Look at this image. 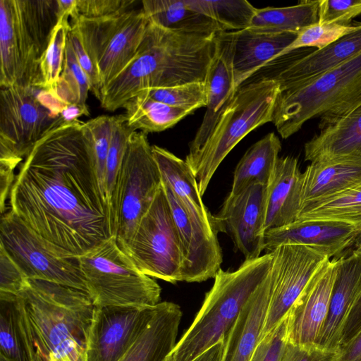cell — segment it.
Listing matches in <instances>:
<instances>
[{"label": "cell", "instance_id": "obj_1", "mask_svg": "<svg viewBox=\"0 0 361 361\" xmlns=\"http://www.w3.org/2000/svg\"><path fill=\"white\" fill-rule=\"evenodd\" d=\"M82 123L49 130L20 164L8 196L13 214L75 257L114 235Z\"/></svg>", "mask_w": 361, "mask_h": 361}, {"label": "cell", "instance_id": "obj_2", "mask_svg": "<svg viewBox=\"0 0 361 361\" xmlns=\"http://www.w3.org/2000/svg\"><path fill=\"white\" fill-rule=\"evenodd\" d=\"M15 304L30 361H87L94 308L87 293L27 279Z\"/></svg>", "mask_w": 361, "mask_h": 361}, {"label": "cell", "instance_id": "obj_3", "mask_svg": "<svg viewBox=\"0 0 361 361\" xmlns=\"http://www.w3.org/2000/svg\"><path fill=\"white\" fill-rule=\"evenodd\" d=\"M216 35L182 34L149 21L131 63L102 90L101 106L114 111L144 90L204 82Z\"/></svg>", "mask_w": 361, "mask_h": 361}, {"label": "cell", "instance_id": "obj_4", "mask_svg": "<svg viewBox=\"0 0 361 361\" xmlns=\"http://www.w3.org/2000/svg\"><path fill=\"white\" fill-rule=\"evenodd\" d=\"M272 259V253L266 252L257 258L245 259L233 271L221 268L192 324L167 360L192 361L225 340L243 307L271 270Z\"/></svg>", "mask_w": 361, "mask_h": 361}, {"label": "cell", "instance_id": "obj_5", "mask_svg": "<svg viewBox=\"0 0 361 361\" xmlns=\"http://www.w3.org/2000/svg\"><path fill=\"white\" fill-rule=\"evenodd\" d=\"M361 106V54L305 82L280 90L272 121L283 139L319 118V130Z\"/></svg>", "mask_w": 361, "mask_h": 361}, {"label": "cell", "instance_id": "obj_6", "mask_svg": "<svg viewBox=\"0 0 361 361\" xmlns=\"http://www.w3.org/2000/svg\"><path fill=\"white\" fill-rule=\"evenodd\" d=\"M279 92L278 83L269 77L240 86L203 145L188 154L185 161L196 178L202 196L235 145L255 128L271 122Z\"/></svg>", "mask_w": 361, "mask_h": 361}, {"label": "cell", "instance_id": "obj_7", "mask_svg": "<svg viewBox=\"0 0 361 361\" xmlns=\"http://www.w3.org/2000/svg\"><path fill=\"white\" fill-rule=\"evenodd\" d=\"M78 258L94 307H152L160 302V286L137 267L121 249L114 236L100 242Z\"/></svg>", "mask_w": 361, "mask_h": 361}, {"label": "cell", "instance_id": "obj_8", "mask_svg": "<svg viewBox=\"0 0 361 361\" xmlns=\"http://www.w3.org/2000/svg\"><path fill=\"white\" fill-rule=\"evenodd\" d=\"M162 185L147 134L133 131L114 188L110 210L118 243L132 237Z\"/></svg>", "mask_w": 361, "mask_h": 361}, {"label": "cell", "instance_id": "obj_9", "mask_svg": "<svg viewBox=\"0 0 361 361\" xmlns=\"http://www.w3.org/2000/svg\"><path fill=\"white\" fill-rule=\"evenodd\" d=\"M148 23L142 8L100 18L80 15L71 21L97 68L101 91L131 63Z\"/></svg>", "mask_w": 361, "mask_h": 361}, {"label": "cell", "instance_id": "obj_10", "mask_svg": "<svg viewBox=\"0 0 361 361\" xmlns=\"http://www.w3.org/2000/svg\"><path fill=\"white\" fill-rule=\"evenodd\" d=\"M118 245L145 274L171 283L182 281L183 252L162 185L130 239Z\"/></svg>", "mask_w": 361, "mask_h": 361}, {"label": "cell", "instance_id": "obj_11", "mask_svg": "<svg viewBox=\"0 0 361 361\" xmlns=\"http://www.w3.org/2000/svg\"><path fill=\"white\" fill-rule=\"evenodd\" d=\"M0 245L27 279L54 282L87 293L78 257L45 239L10 209L1 214Z\"/></svg>", "mask_w": 361, "mask_h": 361}, {"label": "cell", "instance_id": "obj_12", "mask_svg": "<svg viewBox=\"0 0 361 361\" xmlns=\"http://www.w3.org/2000/svg\"><path fill=\"white\" fill-rule=\"evenodd\" d=\"M65 123L37 96L35 87L0 90V166L15 171L51 128Z\"/></svg>", "mask_w": 361, "mask_h": 361}, {"label": "cell", "instance_id": "obj_13", "mask_svg": "<svg viewBox=\"0 0 361 361\" xmlns=\"http://www.w3.org/2000/svg\"><path fill=\"white\" fill-rule=\"evenodd\" d=\"M184 255L182 281L200 283L214 278L223 261L218 233L225 232L209 211L185 207L162 182Z\"/></svg>", "mask_w": 361, "mask_h": 361}, {"label": "cell", "instance_id": "obj_14", "mask_svg": "<svg viewBox=\"0 0 361 361\" xmlns=\"http://www.w3.org/2000/svg\"><path fill=\"white\" fill-rule=\"evenodd\" d=\"M271 253L272 290L259 340L286 317L309 281L330 259L325 253L302 245H283Z\"/></svg>", "mask_w": 361, "mask_h": 361}, {"label": "cell", "instance_id": "obj_15", "mask_svg": "<svg viewBox=\"0 0 361 361\" xmlns=\"http://www.w3.org/2000/svg\"><path fill=\"white\" fill-rule=\"evenodd\" d=\"M156 305L94 307L87 361H118L145 331Z\"/></svg>", "mask_w": 361, "mask_h": 361}, {"label": "cell", "instance_id": "obj_16", "mask_svg": "<svg viewBox=\"0 0 361 361\" xmlns=\"http://www.w3.org/2000/svg\"><path fill=\"white\" fill-rule=\"evenodd\" d=\"M338 257L326 261L315 273L290 308L288 342L302 345L317 343L330 307Z\"/></svg>", "mask_w": 361, "mask_h": 361}, {"label": "cell", "instance_id": "obj_17", "mask_svg": "<svg viewBox=\"0 0 361 361\" xmlns=\"http://www.w3.org/2000/svg\"><path fill=\"white\" fill-rule=\"evenodd\" d=\"M266 192L267 185L255 183L228 194L216 216L245 259L257 258L264 250Z\"/></svg>", "mask_w": 361, "mask_h": 361}, {"label": "cell", "instance_id": "obj_18", "mask_svg": "<svg viewBox=\"0 0 361 361\" xmlns=\"http://www.w3.org/2000/svg\"><path fill=\"white\" fill-rule=\"evenodd\" d=\"M233 43V32L217 34L214 54L204 80L207 97L206 111L189 145L188 153L196 152L203 145L237 91L232 69Z\"/></svg>", "mask_w": 361, "mask_h": 361}, {"label": "cell", "instance_id": "obj_19", "mask_svg": "<svg viewBox=\"0 0 361 361\" xmlns=\"http://www.w3.org/2000/svg\"><path fill=\"white\" fill-rule=\"evenodd\" d=\"M359 231L353 226L329 221H295L264 233V250L271 252L283 245L314 247L331 259L353 246Z\"/></svg>", "mask_w": 361, "mask_h": 361}, {"label": "cell", "instance_id": "obj_20", "mask_svg": "<svg viewBox=\"0 0 361 361\" xmlns=\"http://www.w3.org/2000/svg\"><path fill=\"white\" fill-rule=\"evenodd\" d=\"M361 292V251L338 257V269L325 324L317 345L337 352L348 313Z\"/></svg>", "mask_w": 361, "mask_h": 361}, {"label": "cell", "instance_id": "obj_21", "mask_svg": "<svg viewBox=\"0 0 361 361\" xmlns=\"http://www.w3.org/2000/svg\"><path fill=\"white\" fill-rule=\"evenodd\" d=\"M361 54V22L353 31L329 45L297 58L279 70L274 79L282 90L310 80Z\"/></svg>", "mask_w": 361, "mask_h": 361}, {"label": "cell", "instance_id": "obj_22", "mask_svg": "<svg viewBox=\"0 0 361 361\" xmlns=\"http://www.w3.org/2000/svg\"><path fill=\"white\" fill-rule=\"evenodd\" d=\"M273 284L271 269L247 301L225 338L221 361H250L259 341Z\"/></svg>", "mask_w": 361, "mask_h": 361}, {"label": "cell", "instance_id": "obj_23", "mask_svg": "<svg viewBox=\"0 0 361 361\" xmlns=\"http://www.w3.org/2000/svg\"><path fill=\"white\" fill-rule=\"evenodd\" d=\"M297 35L263 32L250 28L233 32L232 69L235 89L260 68L276 60Z\"/></svg>", "mask_w": 361, "mask_h": 361}, {"label": "cell", "instance_id": "obj_24", "mask_svg": "<svg viewBox=\"0 0 361 361\" xmlns=\"http://www.w3.org/2000/svg\"><path fill=\"white\" fill-rule=\"evenodd\" d=\"M301 177L295 157H279L267 185L264 233L296 221L300 207Z\"/></svg>", "mask_w": 361, "mask_h": 361}, {"label": "cell", "instance_id": "obj_25", "mask_svg": "<svg viewBox=\"0 0 361 361\" xmlns=\"http://www.w3.org/2000/svg\"><path fill=\"white\" fill-rule=\"evenodd\" d=\"M359 186L361 164L336 160L310 162L302 173L299 214Z\"/></svg>", "mask_w": 361, "mask_h": 361}, {"label": "cell", "instance_id": "obj_26", "mask_svg": "<svg viewBox=\"0 0 361 361\" xmlns=\"http://www.w3.org/2000/svg\"><path fill=\"white\" fill-rule=\"evenodd\" d=\"M305 160L361 164V106L319 130L304 146Z\"/></svg>", "mask_w": 361, "mask_h": 361}, {"label": "cell", "instance_id": "obj_27", "mask_svg": "<svg viewBox=\"0 0 361 361\" xmlns=\"http://www.w3.org/2000/svg\"><path fill=\"white\" fill-rule=\"evenodd\" d=\"M183 312L172 302H160L149 324L118 361H165L176 344Z\"/></svg>", "mask_w": 361, "mask_h": 361}, {"label": "cell", "instance_id": "obj_28", "mask_svg": "<svg viewBox=\"0 0 361 361\" xmlns=\"http://www.w3.org/2000/svg\"><path fill=\"white\" fill-rule=\"evenodd\" d=\"M142 10L149 22L176 32L211 37L224 32L214 20L190 8L185 0H143Z\"/></svg>", "mask_w": 361, "mask_h": 361}, {"label": "cell", "instance_id": "obj_29", "mask_svg": "<svg viewBox=\"0 0 361 361\" xmlns=\"http://www.w3.org/2000/svg\"><path fill=\"white\" fill-rule=\"evenodd\" d=\"M281 150V141L273 132L253 144L235 167L229 195H236L255 183L267 185L279 159Z\"/></svg>", "mask_w": 361, "mask_h": 361}, {"label": "cell", "instance_id": "obj_30", "mask_svg": "<svg viewBox=\"0 0 361 361\" xmlns=\"http://www.w3.org/2000/svg\"><path fill=\"white\" fill-rule=\"evenodd\" d=\"M127 126L133 131L161 132L175 126L192 111L150 98L142 90L123 106Z\"/></svg>", "mask_w": 361, "mask_h": 361}, {"label": "cell", "instance_id": "obj_31", "mask_svg": "<svg viewBox=\"0 0 361 361\" xmlns=\"http://www.w3.org/2000/svg\"><path fill=\"white\" fill-rule=\"evenodd\" d=\"M319 1L302 0L286 7L257 8L248 28L263 32L298 34L319 22Z\"/></svg>", "mask_w": 361, "mask_h": 361}, {"label": "cell", "instance_id": "obj_32", "mask_svg": "<svg viewBox=\"0 0 361 361\" xmlns=\"http://www.w3.org/2000/svg\"><path fill=\"white\" fill-rule=\"evenodd\" d=\"M152 149L162 182L181 203L185 207H195L202 212L209 211L202 202L196 178L185 160L157 145H152Z\"/></svg>", "mask_w": 361, "mask_h": 361}, {"label": "cell", "instance_id": "obj_33", "mask_svg": "<svg viewBox=\"0 0 361 361\" xmlns=\"http://www.w3.org/2000/svg\"><path fill=\"white\" fill-rule=\"evenodd\" d=\"M0 87H27L23 62L18 49L10 0H0Z\"/></svg>", "mask_w": 361, "mask_h": 361}, {"label": "cell", "instance_id": "obj_34", "mask_svg": "<svg viewBox=\"0 0 361 361\" xmlns=\"http://www.w3.org/2000/svg\"><path fill=\"white\" fill-rule=\"evenodd\" d=\"M296 221H329L361 231V186L345 191L300 212Z\"/></svg>", "mask_w": 361, "mask_h": 361}, {"label": "cell", "instance_id": "obj_35", "mask_svg": "<svg viewBox=\"0 0 361 361\" xmlns=\"http://www.w3.org/2000/svg\"><path fill=\"white\" fill-rule=\"evenodd\" d=\"M192 10L214 20L224 32L247 29L257 8L246 0H185Z\"/></svg>", "mask_w": 361, "mask_h": 361}, {"label": "cell", "instance_id": "obj_36", "mask_svg": "<svg viewBox=\"0 0 361 361\" xmlns=\"http://www.w3.org/2000/svg\"><path fill=\"white\" fill-rule=\"evenodd\" d=\"M90 89V81L80 66L68 38L62 71L56 86L51 91L66 104L89 109L86 102Z\"/></svg>", "mask_w": 361, "mask_h": 361}, {"label": "cell", "instance_id": "obj_37", "mask_svg": "<svg viewBox=\"0 0 361 361\" xmlns=\"http://www.w3.org/2000/svg\"><path fill=\"white\" fill-rule=\"evenodd\" d=\"M69 20L60 19L55 26L47 47L39 61L40 87L53 90L59 80L65 56Z\"/></svg>", "mask_w": 361, "mask_h": 361}, {"label": "cell", "instance_id": "obj_38", "mask_svg": "<svg viewBox=\"0 0 361 361\" xmlns=\"http://www.w3.org/2000/svg\"><path fill=\"white\" fill-rule=\"evenodd\" d=\"M15 298L0 294V355L13 361H30L19 329Z\"/></svg>", "mask_w": 361, "mask_h": 361}, {"label": "cell", "instance_id": "obj_39", "mask_svg": "<svg viewBox=\"0 0 361 361\" xmlns=\"http://www.w3.org/2000/svg\"><path fill=\"white\" fill-rule=\"evenodd\" d=\"M111 130L112 116L101 115L83 122L82 126V132L92 155L101 190L106 202L105 168Z\"/></svg>", "mask_w": 361, "mask_h": 361}, {"label": "cell", "instance_id": "obj_40", "mask_svg": "<svg viewBox=\"0 0 361 361\" xmlns=\"http://www.w3.org/2000/svg\"><path fill=\"white\" fill-rule=\"evenodd\" d=\"M132 132L126 125L124 114L112 116L111 135L105 168V194L109 209L116 178Z\"/></svg>", "mask_w": 361, "mask_h": 361}, {"label": "cell", "instance_id": "obj_41", "mask_svg": "<svg viewBox=\"0 0 361 361\" xmlns=\"http://www.w3.org/2000/svg\"><path fill=\"white\" fill-rule=\"evenodd\" d=\"M143 91L154 100L192 112L207 106V97L204 81L147 89Z\"/></svg>", "mask_w": 361, "mask_h": 361}, {"label": "cell", "instance_id": "obj_42", "mask_svg": "<svg viewBox=\"0 0 361 361\" xmlns=\"http://www.w3.org/2000/svg\"><path fill=\"white\" fill-rule=\"evenodd\" d=\"M358 22L350 25H340L318 22L298 33L296 38L277 56L276 59L303 47L320 49L353 31Z\"/></svg>", "mask_w": 361, "mask_h": 361}, {"label": "cell", "instance_id": "obj_43", "mask_svg": "<svg viewBox=\"0 0 361 361\" xmlns=\"http://www.w3.org/2000/svg\"><path fill=\"white\" fill-rule=\"evenodd\" d=\"M288 323L287 314L273 330L259 340L250 361H280L288 341Z\"/></svg>", "mask_w": 361, "mask_h": 361}, {"label": "cell", "instance_id": "obj_44", "mask_svg": "<svg viewBox=\"0 0 361 361\" xmlns=\"http://www.w3.org/2000/svg\"><path fill=\"white\" fill-rule=\"evenodd\" d=\"M319 22L350 25L361 16V0H319Z\"/></svg>", "mask_w": 361, "mask_h": 361}, {"label": "cell", "instance_id": "obj_45", "mask_svg": "<svg viewBox=\"0 0 361 361\" xmlns=\"http://www.w3.org/2000/svg\"><path fill=\"white\" fill-rule=\"evenodd\" d=\"M0 294L17 295L27 278L0 245Z\"/></svg>", "mask_w": 361, "mask_h": 361}, {"label": "cell", "instance_id": "obj_46", "mask_svg": "<svg viewBox=\"0 0 361 361\" xmlns=\"http://www.w3.org/2000/svg\"><path fill=\"white\" fill-rule=\"evenodd\" d=\"M135 0H77L78 13L87 18L112 16L130 10Z\"/></svg>", "mask_w": 361, "mask_h": 361}, {"label": "cell", "instance_id": "obj_47", "mask_svg": "<svg viewBox=\"0 0 361 361\" xmlns=\"http://www.w3.org/2000/svg\"><path fill=\"white\" fill-rule=\"evenodd\" d=\"M68 38L72 45L80 66L90 81V91L99 99L102 88L99 73L95 64L86 51L78 32L74 28H71Z\"/></svg>", "mask_w": 361, "mask_h": 361}, {"label": "cell", "instance_id": "obj_48", "mask_svg": "<svg viewBox=\"0 0 361 361\" xmlns=\"http://www.w3.org/2000/svg\"><path fill=\"white\" fill-rule=\"evenodd\" d=\"M336 352L319 345H302L287 341L280 361H335Z\"/></svg>", "mask_w": 361, "mask_h": 361}, {"label": "cell", "instance_id": "obj_49", "mask_svg": "<svg viewBox=\"0 0 361 361\" xmlns=\"http://www.w3.org/2000/svg\"><path fill=\"white\" fill-rule=\"evenodd\" d=\"M361 331V292L355 299L345 319L339 348L352 340Z\"/></svg>", "mask_w": 361, "mask_h": 361}, {"label": "cell", "instance_id": "obj_50", "mask_svg": "<svg viewBox=\"0 0 361 361\" xmlns=\"http://www.w3.org/2000/svg\"><path fill=\"white\" fill-rule=\"evenodd\" d=\"M335 361H361V331L338 348Z\"/></svg>", "mask_w": 361, "mask_h": 361}, {"label": "cell", "instance_id": "obj_51", "mask_svg": "<svg viewBox=\"0 0 361 361\" xmlns=\"http://www.w3.org/2000/svg\"><path fill=\"white\" fill-rule=\"evenodd\" d=\"M58 18L71 21L75 20L79 16L77 0H57Z\"/></svg>", "mask_w": 361, "mask_h": 361}, {"label": "cell", "instance_id": "obj_52", "mask_svg": "<svg viewBox=\"0 0 361 361\" xmlns=\"http://www.w3.org/2000/svg\"><path fill=\"white\" fill-rule=\"evenodd\" d=\"M224 345L225 340H221L203 352L192 361H221Z\"/></svg>", "mask_w": 361, "mask_h": 361}, {"label": "cell", "instance_id": "obj_53", "mask_svg": "<svg viewBox=\"0 0 361 361\" xmlns=\"http://www.w3.org/2000/svg\"><path fill=\"white\" fill-rule=\"evenodd\" d=\"M353 247H354V250L361 251V231H359V233L357 235V238L355 240Z\"/></svg>", "mask_w": 361, "mask_h": 361}, {"label": "cell", "instance_id": "obj_54", "mask_svg": "<svg viewBox=\"0 0 361 361\" xmlns=\"http://www.w3.org/2000/svg\"><path fill=\"white\" fill-rule=\"evenodd\" d=\"M0 361H13L12 360H10L6 357H4V355H0Z\"/></svg>", "mask_w": 361, "mask_h": 361}, {"label": "cell", "instance_id": "obj_55", "mask_svg": "<svg viewBox=\"0 0 361 361\" xmlns=\"http://www.w3.org/2000/svg\"><path fill=\"white\" fill-rule=\"evenodd\" d=\"M166 358H167V357H166ZM165 361H168V360H167V359H166V360H165Z\"/></svg>", "mask_w": 361, "mask_h": 361}]
</instances>
